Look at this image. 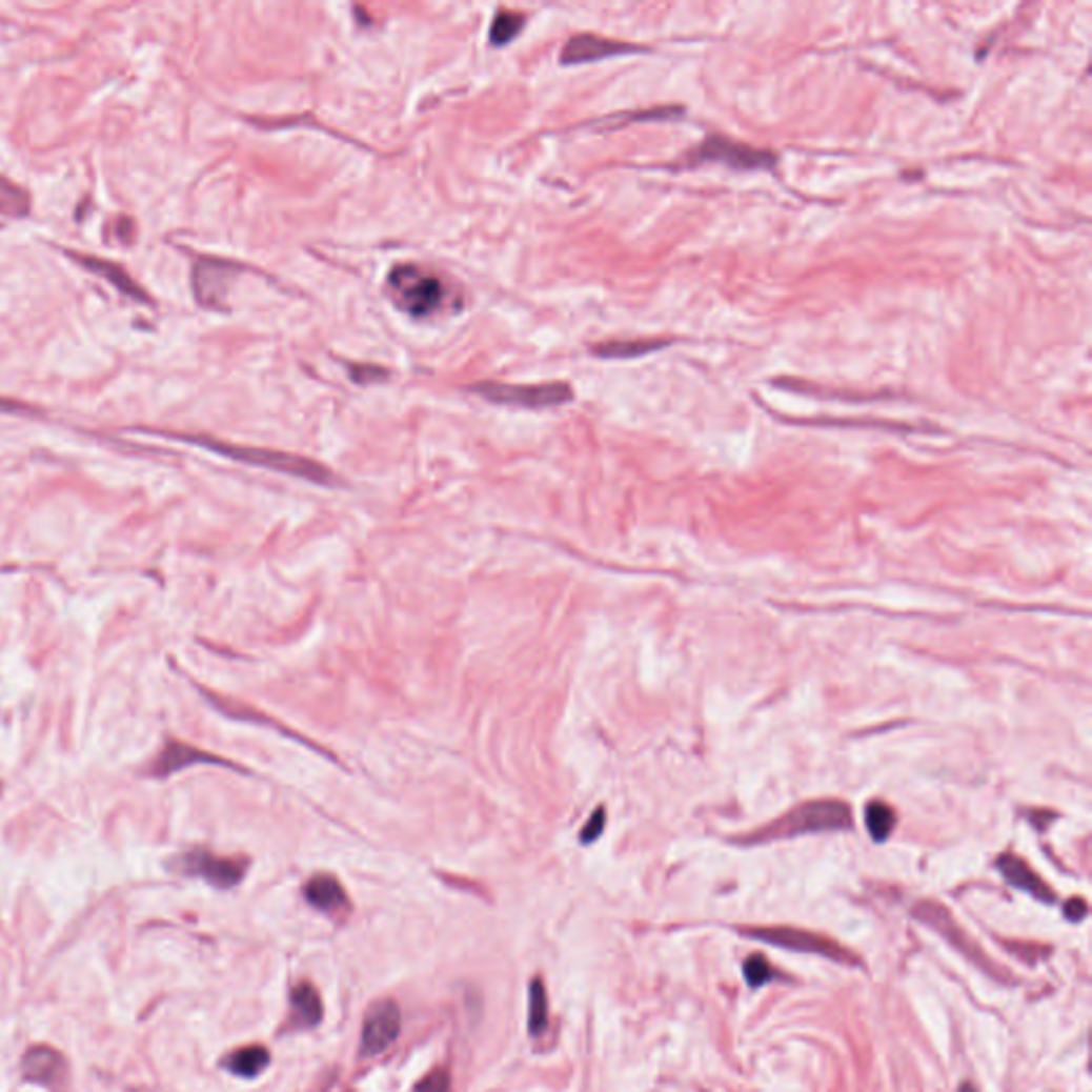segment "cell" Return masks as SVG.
Listing matches in <instances>:
<instances>
[{"label": "cell", "instance_id": "obj_14", "mask_svg": "<svg viewBox=\"0 0 1092 1092\" xmlns=\"http://www.w3.org/2000/svg\"><path fill=\"white\" fill-rule=\"evenodd\" d=\"M22 1071L28 1081H37L43 1086H56L58 1081L64 1079L66 1063L56 1050L39 1046V1048H33L26 1052V1056L22 1060Z\"/></svg>", "mask_w": 1092, "mask_h": 1092}, {"label": "cell", "instance_id": "obj_6", "mask_svg": "<svg viewBox=\"0 0 1092 1092\" xmlns=\"http://www.w3.org/2000/svg\"><path fill=\"white\" fill-rule=\"evenodd\" d=\"M176 867L184 875L199 877L214 888L228 890V888H236L244 879L248 863L244 861V857H226V855H216L205 849H193L178 857Z\"/></svg>", "mask_w": 1092, "mask_h": 1092}, {"label": "cell", "instance_id": "obj_15", "mask_svg": "<svg viewBox=\"0 0 1092 1092\" xmlns=\"http://www.w3.org/2000/svg\"><path fill=\"white\" fill-rule=\"evenodd\" d=\"M303 896L311 907L323 913H338L348 909L346 890L342 888L338 877L327 873L309 877V882L303 886Z\"/></svg>", "mask_w": 1092, "mask_h": 1092}, {"label": "cell", "instance_id": "obj_9", "mask_svg": "<svg viewBox=\"0 0 1092 1092\" xmlns=\"http://www.w3.org/2000/svg\"><path fill=\"white\" fill-rule=\"evenodd\" d=\"M238 271L240 267L228 261L201 257L193 267V288L197 301L209 309L224 307L228 284L238 276Z\"/></svg>", "mask_w": 1092, "mask_h": 1092}, {"label": "cell", "instance_id": "obj_23", "mask_svg": "<svg viewBox=\"0 0 1092 1092\" xmlns=\"http://www.w3.org/2000/svg\"><path fill=\"white\" fill-rule=\"evenodd\" d=\"M549 1025V1003L542 979H533L529 986V1033L540 1035Z\"/></svg>", "mask_w": 1092, "mask_h": 1092}, {"label": "cell", "instance_id": "obj_21", "mask_svg": "<svg viewBox=\"0 0 1092 1092\" xmlns=\"http://www.w3.org/2000/svg\"><path fill=\"white\" fill-rule=\"evenodd\" d=\"M28 211H31V195L22 186L0 176V216L22 218Z\"/></svg>", "mask_w": 1092, "mask_h": 1092}, {"label": "cell", "instance_id": "obj_8", "mask_svg": "<svg viewBox=\"0 0 1092 1092\" xmlns=\"http://www.w3.org/2000/svg\"><path fill=\"white\" fill-rule=\"evenodd\" d=\"M402 1031V1011L396 1000L386 998L376 1003L365 1016L361 1031V1052L365 1056H376L386 1052L398 1039Z\"/></svg>", "mask_w": 1092, "mask_h": 1092}, {"label": "cell", "instance_id": "obj_7", "mask_svg": "<svg viewBox=\"0 0 1092 1092\" xmlns=\"http://www.w3.org/2000/svg\"><path fill=\"white\" fill-rule=\"evenodd\" d=\"M743 932L751 939H757V942H764V944H770V946H776V948H786V950H794V952H807V954H820L824 958H830V960H836V963H845V965H853L855 963L851 952H847L838 944L830 942L828 937H822V934H815V932H809V930H796V928H751V930H743Z\"/></svg>", "mask_w": 1092, "mask_h": 1092}, {"label": "cell", "instance_id": "obj_13", "mask_svg": "<svg viewBox=\"0 0 1092 1092\" xmlns=\"http://www.w3.org/2000/svg\"><path fill=\"white\" fill-rule=\"evenodd\" d=\"M996 869L1000 871L1005 882L1011 884L1013 888H1018V890H1023V892H1027V894H1031V896H1035L1037 901H1044V903H1054L1056 901L1052 888L1025 861H1020L1018 855L1003 853L996 861Z\"/></svg>", "mask_w": 1092, "mask_h": 1092}, {"label": "cell", "instance_id": "obj_24", "mask_svg": "<svg viewBox=\"0 0 1092 1092\" xmlns=\"http://www.w3.org/2000/svg\"><path fill=\"white\" fill-rule=\"evenodd\" d=\"M743 973H745V979L751 988H760L764 986L766 982L774 979V969L768 965L766 958H762L760 954L751 956L745 960V967H743Z\"/></svg>", "mask_w": 1092, "mask_h": 1092}, {"label": "cell", "instance_id": "obj_18", "mask_svg": "<svg viewBox=\"0 0 1092 1092\" xmlns=\"http://www.w3.org/2000/svg\"><path fill=\"white\" fill-rule=\"evenodd\" d=\"M670 346V340H626V342H606L593 348V355L600 359H636L655 350Z\"/></svg>", "mask_w": 1092, "mask_h": 1092}, {"label": "cell", "instance_id": "obj_4", "mask_svg": "<svg viewBox=\"0 0 1092 1092\" xmlns=\"http://www.w3.org/2000/svg\"><path fill=\"white\" fill-rule=\"evenodd\" d=\"M470 391L491 404L542 410L558 408L574 400V391L566 382H542V384H504V382H479Z\"/></svg>", "mask_w": 1092, "mask_h": 1092}, {"label": "cell", "instance_id": "obj_26", "mask_svg": "<svg viewBox=\"0 0 1092 1092\" xmlns=\"http://www.w3.org/2000/svg\"><path fill=\"white\" fill-rule=\"evenodd\" d=\"M604 826H606V813H604V809H598V811L589 817V822L585 824V828H583V832H581V843L589 845V843L598 841L600 834L604 832Z\"/></svg>", "mask_w": 1092, "mask_h": 1092}, {"label": "cell", "instance_id": "obj_27", "mask_svg": "<svg viewBox=\"0 0 1092 1092\" xmlns=\"http://www.w3.org/2000/svg\"><path fill=\"white\" fill-rule=\"evenodd\" d=\"M1086 913H1088V905H1086V901H1081V898H1073V901H1069V903L1065 905V915H1067L1071 922H1079V919H1084Z\"/></svg>", "mask_w": 1092, "mask_h": 1092}, {"label": "cell", "instance_id": "obj_16", "mask_svg": "<svg viewBox=\"0 0 1092 1092\" xmlns=\"http://www.w3.org/2000/svg\"><path fill=\"white\" fill-rule=\"evenodd\" d=\"M73 259L80 263L82 267L90 269L93 274H97L103 280H107L124 297H130L135 301H147L145 290L128 276V271L124 267H120V265H116L112 261H103V259H97V257H84V255H73Z\"/></svg>", "mask_w": 1092, "mask_h": 1092}, {"label": "cell", "instance_id": "obj_20", "mask_svg": "<svg viewBox=\"0 0 1092 1092\" xmlns=\"http://www.w3.org/2000/svg\"><path fill=\"white\" fill-rule=\"evenodd\" d=\"M523 26H525V16L523 14L508 12V9L498 12L493 22H491V28H489L491 45H496V47L508 45L510 41H514L519 37Z\"/></svg>", "mask_w": 1092, "mask_h": 1092}, {"label": "cell", "instance_id": "obj_22", "mask_svg": "<svg viewBox=\"0 0 1092 1092\" xmlns=\"http://www.w3.org/2000/svg\"><path fill=\"white\" fill-rule=\"evenodd\" d=\"M865 822H867V828H869V834L873 836V841L882 843L892 834V830L896 826V813L890 805H886L882 801H873L867 805Z\"/></svg>", "mask_w": 1092, "mask_h": 1092}, {"label": "cell", "instance_id": "obj_17", "mask_svg": "<svg viewBox=\"0 0 1092 1092\" xmlns=\"http://www.w3.org/2000/svg\"><path fill=\"white\" fill-rule=\"evenodd\" d=\"M292 1016L301 1027H317L323 1018V1000L315 986L299 984L290 994Z\"/></svg>", "mask_w": 1092, "mask_h": 1092}, {"label": "cell", "instance_id": "obj_12", "mask_svg": "<svg viewBox=\"0 0 1092 1092\" xmlns=\"http://www.w3.org/2000/svg\"><path fill=\"white\" fill-rule=\"evenodd\" d=\"M913 913H915L924 924H928V926H932V928L937 930V932H942L948 942H952V944H954L960 952H965L969 958H975L984 969L992 971V967H988V965L984 963V958H982L984 954L977 950V946L969 942L967 934L958 928V924L950 917V913H948L942 905H934V903H919V905L915 907Z\"/></svg>", "mask_w": 1092, "mask_h": 1092}, {"label": "cell", "instance_id": "obj_19", "mask_svg": "<svg viewBox=\"0 0 1092 1092\" xmlns=\"http://www.w3.org/2000/svg\"><path fill=\"white\" fill-rule=\"evenodd\" d=\"M269 1065V1052L263 1046H248L232 1052L226 1067L240 1077H257Z\"/></svg>", "mask_w": 1092, "mask_h": 1092}, {"label": "cell", "instance_id": "obj_5", "mask_svg": "<svg viewBox=\"0 0 1092 1092\" xmlns=\"http://www.w3.org/2000/svg\"><path fill=\"white\" fill-rule=\"evenodd\" d=\"M687 163L689 165L722 163L732 169L755 171V169H774L778 159L772 149L747 145V143L734 141L726 135H709L691 151H687Z\"/></svg>", "mask_w": 1092, "mask_h": 1092}, {"label": "cell", "instance_id": "obj_10", "mask_svg": "<svg viewBox=\"0 0 1092 1092\" xmlns=\"http://www.w3.org/2000/svg\"><path fill=\"white\" fill-rule=\"evenodd\" d=\"M649 49L645 45L626 43L616 39H606L598 35H577L568 39V43L562 49V62L564 64H585V62H598L604 58H616V56H630V54H647Z\"/></svg>", "mask_w": 1092, "mask_h": 1092}, {"label": "cell", "instance_id": "obj_2", "mask_svg": "<svg viewBox=\"0 0 1092 1092\" xmlns=\"http://www.w3.org/2000/svg\"><path fill=\"white\" fill-rule=\"evenodd\" d=\"M176 438L184 440V442H190L195 446H203V448H207V450H211L216 454L228 457L232 461L265 467V470L282 472V474L297 477V479H303V481H309V483H319V485H333L336 483V477L331 474V470H327L325 465L311 461L307 457H297V454H290V452H280V450H269V448L228 444V442H220V440L205 438V436H176Z\"/></svg>", "mask_w": 1092, "mask_h": 1092}, {"label": "cell", "instance_id": "obj_25", "mask_svg": "<svg viewBox=\"0 0 1092 1092\" xmlns=\"http://www.w3.org/2000/svg\"><path fill=\"white\" fill-rule=\"evenodd\" d=\"M417 1092H450V1077L444 1069L431 1071L417 1084Z\"/></svg>", "mask_w": 1092, "mask_h": 1092}, {"label": "cell", "instance_id": "obj_3", "mask_svg": "<svg viewBox=\"0 0 1092 1092\" xmlns=\"http://www.w3.org/2000/svg\"><path fill=\"white\" fill-rule=\"evenodd\" d=\"M851 826V811L841 801H809L788 811L786 815L776 817L768 826L760 828L755 834H749V843H764L776 838H792L809 832L824 830H847Z\"/></svg>", "mask_w": 1092, "mask_h": 1092}, {"label": "cell", "instance_id": "obj_11", "mask_svg": "<svg viewBox=\"0 0 1092 1092\" xmlns=\"http://www.w3.org/2000/svg\"><path fill=\"white\" fill-rule=\"evenodd\" d=\"M197 764H216V766H226V768H236L230 762H226L224 757H218L214 753H207L203 749H197L193 745H186V743H180V741H169L165 745V749L161 751V755L156 757L154 766H151V774L154 776H171L184 768H190V766H197Z\"/></svg>", "mask_w": 1092, "mask_h": 1092}, {"label": "cell", "instance_id": "obj_1", "mask_svg": "<svg viewBox=\"0 0 1092 1092\" xmlns=\"http://www.w3.org/2000/svg\"><path fill=\"white\" fill-rule=\"evenodd\" d=\"M386 295L414 321H429L461 307V295L446 278L414 263L388 271Z\"/></svg>", "mask_w": 1092, "mask_h": 1092}]
</instances>
